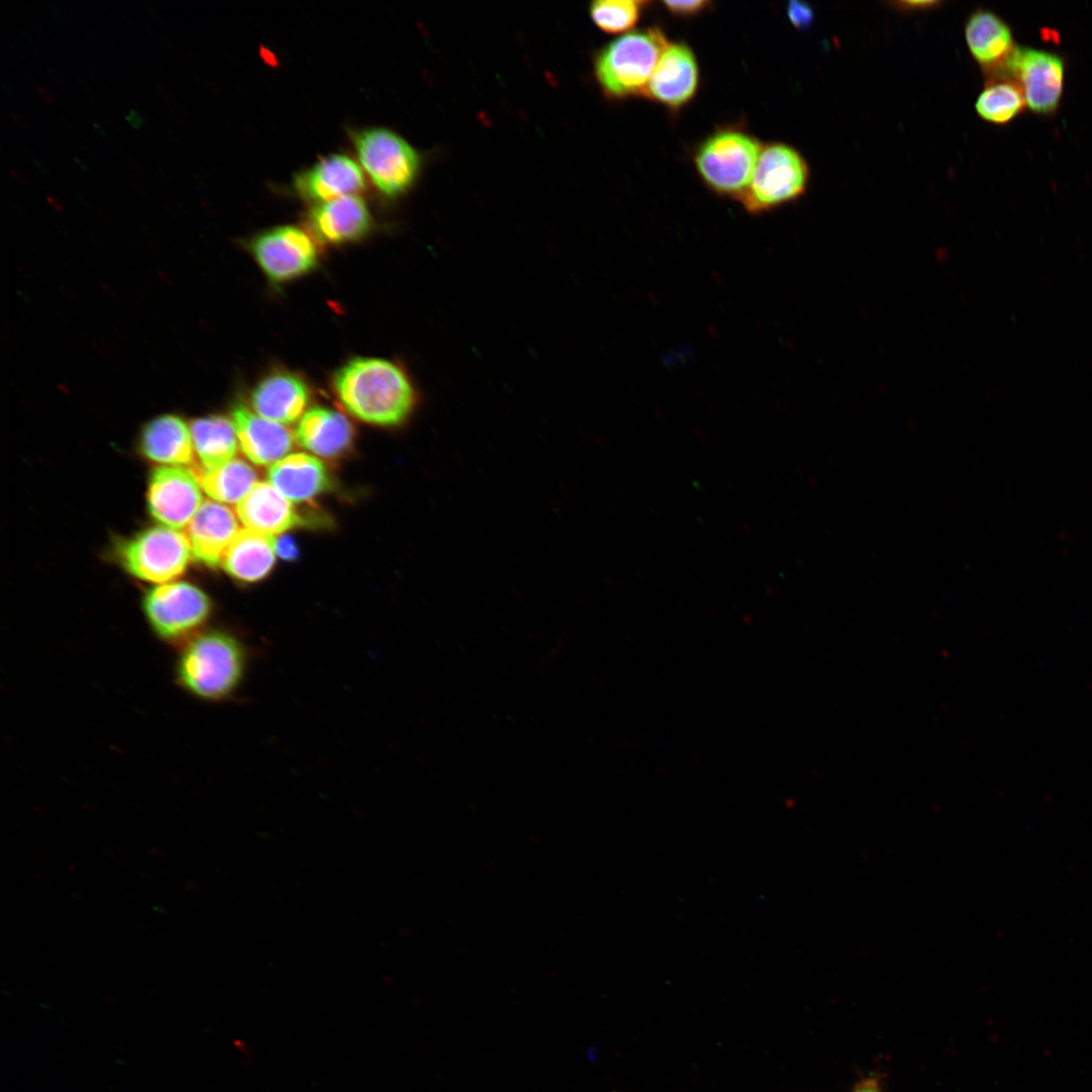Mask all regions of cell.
Segmentation results:
<instances>
[{
    "label": "cell",
    "mask_w": 1092,
    "mask_h": 1092,
    "mask_svg": "<svg viewBox=\"0 0 1092 1092\" xmlns=\"http://www.w3.org/2000/svg\"><path fill=\"white\" fill-rule=\"evenodd\" d=\"M333 389L355 418L378 426L405 423L415 412L419 394L407 372L380 358H355L333 376Z\"/></svg>",
    "instance_id": "obj_1"
},
{
    "label": "cell",
    "mask_w": 1092,
    "mask_h": 1092,
    "mask_svg": "<svg viewBox=\"0 0 1092 1092\" xmlns=\"http://www.w3.org/2000/svg\"><path fill=\"white\" fill-rule=\"evenodd\" d=\"M247 665V648L239 638L223 630H207L182 645L175 663V679L189 695L219 702L235 694Z\"/></svg>",
    "instance_id": "obj_2"
},
{
    "label": "cell",
    "mask_w": 1092,
    "mask_h": 1092,
    "mask_svg": "<svg viewBox=\"0 0 1092 1092\" xmlns=\"http://www.w3.org/2000/svg\"><path fill=\"white\" fill-rule=\"evenodd\" d=\"M668 43L658 27H649L626 33L605 46L596 56L594 68L606 95L643 96Z\"/></svg>",
    "instance_id": "obj_3"
},
{
    "label": "cell",
    "mask_w": 1092,
    "mask_h": 1092,
    "mask_svg": "<svg viewBox=\"0 0 1092 1092\" xmlns=\"http://www.w3.org/2000/svg\"><path fill=\"white\" fill-rule=\"evenodd\" d=\"M761 149L747 132L726 128L706 139L694 161L699 175L714 192L739 198L751 180Z\"/></svg>",
    "instance_id": "obj_4"
},
{
    "label": "cell",
    "mask_w": 1092,
    "mask_h": 1092,
    "mask_svg": "<svg viewBox=\"0 0 1092 1092\" xmlns=\"http://www.w3.org/2000/svg\"><path fill=\"white\" fill-rule=\"evenodd\" d=\"M809 168L794 148L774 143L761 149L751 180L738 200L760 213L799 198L806 190Z\"/></svg>",
    "instance_id": "obj_5"
},
{
    "label": "cell",
    "mask_w": 1092,
    "mask_h": 1092,
    "mask_svg": "<svg viewBox=\"0 0 1092 1092\" xmlns=\"http://www.w3.org/2000/svg\"><path fill=\"white\" fill-rule=\"evenodd\" d=\"M143 609L157 637L183 645L199 633L212 607L208 596L196 585L174 581L150 589L144 597Z\"/></svg>",
    "instance_id": "obj_6"
},
{
    "label": "cell",
    "mask_w": 1092,
    "mask_h": 1092,
    "mask_svg": "<svg viewBox=\"0 0 1092 1092\" xmlns=\"http://www.w3.org/2000/svg\"><path fill=\"white\" fill-rule=\"evenodd\" d=\"M354 145L362 167L382 194L395 197L415 182L420 157L395 132L380 127L367 128L355 133Z\"/></svg>",
    "instance_id": "obj_7"
},
{
    "label": "cell",
    "mask_w": 1092,
    "mask_h": 1092,
    "mask_svg": "<svg viewBox=\"0 0 1092 1092\" xmlns=\"http://www.w3.org/2000/svg\"><path fill=\"white\" fill-rule=\"evenodd\" d=\"M119 552L130 574L161 584L180 576L192 556L186 535L166 526L142 531L124 542Z\"/></svg>",
    "instance_id": "obj_8"
},
{
    "label": "cell",
    "mask_w": 1092,
    "mask_h": 1092,
    "mask_svg": "<svg viewBox=\"0 0 1092 1092\" xmlns=\"http://www.w3.org/2000/svg\"><path fill=\"white\" fill-rule=\"evenodd\" d=\"M1065 72V62L1059 55L1016 47L999 75H1006L1016 82L1029 110L1051 115L1058 110L1063 96Z\"/></svg>",
    "instance_id": "obj_9"
},
{
    "label": "cell",
    "mask_w": 1092,
    "mask_h": 1092,
    "mask_svg": "<svg viewBox=\"0 0 1092 1092\" xmlns=\"http://www.w3.org/2000/svg\"><path fill=\"white\" fill-rule=\"evenodd\" d=\"M252 254L274 282H285L311 271L318 260L317 248L307 233L294 225L272 228L253 239Z\"/></svg>",
    "instance_id": "obj_10"
},
{
    "label": "cell",
    "mask_w": 1092,
    "mask_h": 1092,
    "mask_svg": "<svg viewBox=\"0 0 1092 1092\" xmlns=\"http://www.w3.org/2000/svg\"><path fill=\"white\" fill-rule=\"evenodd\" d=\"M198 471L184 466H160L149 479L147 492L151 515L163 526L181 530L202 505Z\"/></svg>",
    "instance_id": "obj_11"
},
{
    "label": "cell",
    "mask_w": 1092,
    "mask_h": 1092,
    "mask_svg": "<svg viewBox=\"0 0 1092 1092\" xmlns=\"http://www.w3.org/2000/svg\"><path fill=\"white\" fill-rule=\"evenodd\" d=\"M698 86L699 67L693 51L682 42H672L661 54L643 96L679 109L694 98Z\"/></svg>",
    "instance_id": "obj_12"
},
{
    "label": "cell",
    "mask_w": 1092,
    "mask_h": 1092,
    "mask_svg": "<svg viewBox=\"0 0 1092 1092\" xmlns=\"http://www.w3.org/2000/svg\"><path fill=\"white\" fill-rule=\"evenodd\" d=\"M238 516L214 500L202 503L186 527L192 557L206 566L221 563L223 553L240 531Z\"/></svg>",
    "instance_id": "obj_13"
},
{
    "label": "cell",
    "mask_w": 1092,
    "mask_h": 1092,
    "mask_svg": "<svg viewBox=\"0 0 1092 1092\" xmlns=\"http://www.w3.org/2000/svg\"><path fill=\"white\" fill-rule=\"evenodd\" d=\"M232 421L243 453L257 465L274 464L294 446L295 437L286 427L255 414L245 405L233 408Z\"/></svg>",
    "instance_id": "obj_14"
},
{
    "label": "cell",
    "mask_w": 1092,
    "mask_h": 1092,
    "mask_svg": "<svg viewBox=\"0 0 1092 1092\" xmlns=\"http://www.w3.org/2000/svg\"><path fill=\"white\" fill-rule=\"evenodd\" d=\"M294 187L303 198L323 203L361 191L364 176L351 158L331 155L299 173Z\"/></svg>",
    "instance_id": "obj_15"
},
{
    "label": "cell",
    "mask_w": 1092,
    "mask_h": 1092,
    "mask_svg": "<svg viewBox=\"0 0 1092 1092\" xmlns=\"http://www.w3.org/2000/svg\"><path fill=\"white\" fill-rule=\"evenodd\" d=\"M965 39L975 61L992 77L1001 74L1016 46L1009 25L990 10L978 9L968 18Z\"/></svg>",
    "instance_id": "obj_16"
},
{
    "label": "cell",
    "mask_w": 1092,
    "mask_h": 1092,
    "mask_svg": "<svg viewBox=\"0 0 1092 1092\" xmlns=\"http://www.w3.org/2000/svg\"><path fill=\"white\" fill-rule=\"evenodd\" d=\"M309 400L306 383L287 371L273 372L264 377L251 393V404L259 416L272 422L289 425L301 418Z\"/></svg>",
    "instance_id": "obj_17"
},
{
    "label": "cell",
    "mask_w": 1092,
    "mask_h": 1092,
    "mask_svg": "<svg viewBox=\"0 0 1092 1092\" xmlns=\"http://www.w3.org/2000/svg\"><path fill=\"white\" fill-rule=\"evenodd\" d=\"M371 214L364 200L346 195L315 205L308 213L314 235L329 244L356 241L371 229Z\"/></svg>",
    "instance_id": "obj_18"
},
{
    "label": "cell",
    "mask_w": 1092,
    "mask_h": 1092,
    "mask_svg": "<svg viewBox=\"0 0 1092 1092\" xmlns=\"http://www.w3.org/2000/svg\"><path fill=\"white\" fill-rule=\"evenodd\" d=\"M236 512L247 528L269 535L306 524L292 502L265 481L255 484L237 504Z\"/></svg>",
    "instance_id": "obj_19"
},
{
    "label": "cell",
    "mask_w": 1092,
    "mask_h": 1092,
    "mask_svg": "<svg viewBox=\"0 0 1092 1092\" xmlns=\"http://www.w3.org/2000/svg\"><path fill=\"white\" fill-rule=\"evenodd\" d=\"M268 482L292 503L310 500L331 486L326 466L305 453L289 454L269 466Z\"/></svg>",
    "instance_id": "obj_20"
},
{
    "label": "cell",
    "mask_w": 1092,
    "mask_h": 1092,
    "mask_svg": "<svg viewBox=\"0 0 1092 1092\" xmlns=\"http://www.w3.org/2000/svg\"><path fill=\"white\" fill-rule=\"evenodd\" d=\"M296 442L307 451L326 458H336L348 451L354 430L341 413L315 406L300 418L294 434Z\"/></svg>",
    "instance_id": "obj_21"
},
{
    "label": "cell",
    "mask_w": 1092,
    "mask_h": 1092,
    "mask_svg": "<svg viewBox=\"0 0 1092 1092\" xmlns=\"http://www.w3.org/2000/svg\"><path fill=\"white\" fill-rule=\"evenodd\" d=\"M140 446L150 460L164 466L194 465V448L189 427L178 416L163 415L142 431Z\"/></svg>",
    "instance_id": "obj_22"
},
{
    "label": "cell",
    "mask_w": 1092,
    "mask_h": 1092,
    "mask_svg": "<svg viewBox=\"0 0 1092 1092\" xmlns=\"http://www.w3.org/2000/svg\"><path fill=\"white\" fill-rule=\"evenodd\" d=\"M275 539L273 535L249 528L241 529L225 549L220 564L240 581L261 580L273 568L276 559Z\"/></svg>",
    "instance_id": "obj_23"
},
{
    "label": "cell",
    "mask_w": 1092,
    "mask_h": 1092,
    "mask_svg": "<svg viewBox=\"0 0 1092 1092\" xmlns=\"http://www.w3.org/2000/svg\"><path fill=\"white\" fill-rule=\"evenodd\" d=\"M189 429L194 453L203 470L215 468L235 458L239 441L232 420L219 415L207 416L193 420Z\"/></svg>",
    "instance_id": "obj_24"
},
{
    "label": "cell",
    "mask_w": 1092,
    "mask_h": 1092,
    "mask_svg": "<svg viewBox=\"0 0 1092 1092\" xmlns=\"http://www.w3.org/2000/svg\"><path fill=\"white\" fill-rule=\"evenodd\" d=\"M198 474L204 492L225 504H238L258 482L255 469L239 458Z\"/></svg>",
    "instance_id": "obj_25"
},
{
    "label": "cell",
    "mask_w": 1092,
    "mask_h": 1092,
    "mask_svg": "<svg viewBox=\"0 0 1092 1092\" xmlns=\"http://www.w3.org/2000/svg\"><path fill=\"white\" fill-rule=\"evenodd\" d=\"M1026 103L1016 82L1006 75L993 76L979 94L975 108L985 121L1006 124L1017 117Z\"/></svg>",
    "instance_id": "obj_26"
},
{
    "label": "cell",
    "mask_w": 1092,
    "mask_h": 1092,
    "mask_svg": "<svg viewBox=\"0 0 1092 1092\" xmlns=\"http://www.w3.org/2000/svg\"><path fill=\"white\" fill-rule=\"evenodd\" d=\"M643 1L600 0L590 4L589 13L594 23L608 33L630 30L640 18Z\"/></svg>",
    "instance_id": "obj_27"
},
{
    "label": "cell",
    "mask_w": 1092,
    "mask_h": 1092,
    "mask_svg": "<svg viewBox=\"0 0 1092 1092\" xmlns=\"http://www.w3.org/2000/svg\"><path fill=\"white\" fill-rule=\"evenodd\" d=\"M791 23L798 29H807L814 18V12L809 4L799 1H791L787 8Z\"/></svg>",
    "instance_id": "obj_28"
},
{
    "label": "cell",
    "mask_w": 1092,
    "mask_h": 1092,
    "mask_svg": "<svg viewBox=\"0 0 1092 1092\" xmlns=\"http://www.w3.org/2000/svg\"><path fill=\"white\" fill-rule=\"evenodd\" d=\"M663 5L674 15L693 16L708 9L712 3L706 0L664 1Z\"/></svg>",
    "instance_id": "obj_29"
},
{
    "label": "cell",
    "mask_w": 1092,
    "mask_h": 1092,
    "mask_svg": "<svg viewBox=\"0 0 1092 1092\" xmlns=\"http://www.w3.org/2000/svg\"><path fill=\"white\" fill-rule=\"evenodd\" d=\"M275 551L283 559H294L298 555V548L292 537L281 535L275 539Z\"/></svg>",
    "instance_id": "obj_30"
},
{
    "label": "cell",
    "mask_w": 1092,
    "mask_h": 1092,
    "mask_svg": "<svg viewBox=\"0 0 1092 1092\" xmlns=\"http://www.w3.org/2000/svg\"><path fill=\"white\" fill-rule=\"evenodd\" d=\"M899 9L905 11L929 10L939 5L937 1H902L897 2Z\"/></svg>",
    "instance_id": "obj_31"
},
{
    "label": "cell",
    "mask_w": 1092,
    "mask_h": 1092,
    "mask_svg": "<svg viewBox=\"0 0 1092 1092\" xmlns=\"http://www.w3.org/2000/svg\"><path fill=\"white\" fill-rule=\"evenodd\" d=\"M125 119H126V120H127V121L129 122V124H130V125H131L132 127H134V128H136V129H138V128H141V127H142V126L144 125V118H143V116H142V115H141V114H140V113H139L138 111H135V110H132V109H131V110H129V111H128V112L126 113V115H125Z\"/></svg>",
    "instance_id": "obj_32"
},
{
    "label": "cell",
    "mask_w": 1092,
    "mask_h": 1092,
    "mask_svg": "<svg viewBox=\"0 0 1092 1092\" xmlns=\"http://www.w3.org/2000/svg\"><path fill=\"white\" fill-rule=\"evenodd\" d=\"M34 88H35L36 92L40 95V97L42 99H44L48 102H53V96H52V94L50 93L49 90H47V89H44L42 87H39V86H34Z\"/></svg>",
    "instance_id": "obj_33"
},
{
    "label": "cell",
    "mask_w": 1092,
    "mask_h": 1092,
    "mask_svg": "<svg viewBox=\"0 0 1092 1092\" xmlns=\"http://www.w3.org/2000/svg\"><path fill=\"white\" fill-rule=\"evenodd\" d=\"M852 1092H880V1091L874 1084H864L862 1086L857 1087Z\"/></svg>",
    "instance_id": "obj_34"
},
{
    "label": "cell",
    "mask_w": 1092,
    "mask_h": 1092,
    "mask_svg": "<svg viewBox=\"0 0 1092 1092\" xmlns=\"http://www.w3.org/2000/svg\"><path fill=\"white\" fill-rule=\"evenodd\" d=\"M11 115L15 122H17L20 126L26 127L25 119L23 116L18 113H12Z\"/></svg>",
    "instance_id": "obj_35"
},
{
    "label": "cell",
    "mask_w": 1092,
    "mask_h": 1092,
    "mask_svg": "<svg viewBox=\"0 0 1092 1092\" xmlns=\"http://www.w3.org/2000/svg\"><path fill=\"white\" fill-rule=\"evenodd\" d=\"M11 174H12V176H13V177H14L15 179H17V181H18L19 183H21V184H24V183H25V179H24V177H23V176H22V175H21V174H20L19 172H17V171H14V170H12V171H11Z\"/></svg>",
    "instance_id": "obj_36"
},
{
    "label": "cell",
    "mask_w": 1092,
    "mask_h": 1092,
    "mask_svg": "<svg viewBox=\"0 0 1092 1092\" xmlns=\"http://www.w3.org/2000/svg\"><path fill=\"white\" fill-rule=\"evenodd\" d=\"M93 125L96 128V130L99 131V133L101 135H106V132L103 130V128L99 124H96V122H93Z\"/></svg>",
    "instance_id": "obj_37"
},
{
    "label": "cell",
    "mask_w": 1092,
    "mask_h": 1092,
    "mask_svg": "<svg viewBox=\"0 0 1092 1092\" xmlns=\"http://www.w3.org/2000/svg\"><path fill=\"white\" fill-rule=\"evenodd\" d=\"M75 161H76V163H77V164H78V165H79L80 167H82V168H83L84 170H86V169H87V168H86V166H85V165H84L83 163H81V161H79L78 159H75Z\"/></svg>",
    "instance_id": "obj_38"
}]
</instances>
